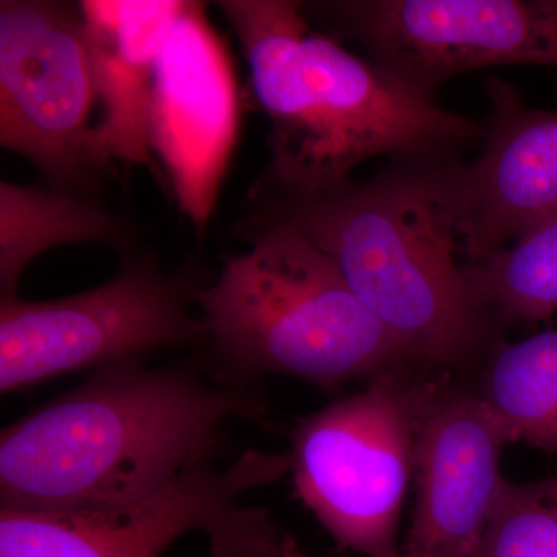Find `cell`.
<instances>
[{
	"label": "cell",
	"instance_id": "obj_16",
	"mask_svg": "<svg viewBox=\"0 0 557 557\" xmlns=\"http://www.w3.org/2000/svg\"><path fill=\"white\" fill-rule=\"evenodd\" d=\"M463 267L472 304L502 332L545 321L557 311V214Z\"/></svg>",
	"mask_w": 557,
	"mask_h": 557
},
{
	"label": "cell",
	"instance_id": "obj_12",
	"mask_svg": "<svg viewBox=\"0 0 557 557\" xmlns=\"http://www.w3.org/2000/svg\"><path fill=\"white\" fill-rule=\"evenodd\" d=\"M480 156L465 164L457 234L463 263L490 258L557 214V112L527 106L496 76L485 83Z\"/></svg>",
	"mask_w": 557,
	"mask_h": 557
},
{
	"label": "cell",
	"instance_id": "obj_8",
	"mask_svg": "<svg viewBox=\"0 0 557 557\" xmlns=\"http://www.w3.org/2000/svg\"><path fill=\"white\" fill-rule=\"evenodd\" d=\"M302 11L434 98L472 70L557 69V0H321Z\"/></svg>",
	"mask_w": 557,
	"mask_h": 557
},
{
	"label": "cell",
	"instance_id": "obj_4",
	"mask_svg": "<svg viewBox=\"0 0 557 557\" xmlns=\"http://www.w3.org/2000/svg\"><path fill=\"white\" fill-rule=\"evenodd\" d=\"M234 233L248 251L194 293L220 379L276 373L335 388L392 370L432 372L300 234L282 226Z\"/></svg>",
	"mask_w": 557,
	"mask_h": 557
},
{
	"label": "cell",
	"instance_id": "obj_2",
	"mask_svg": "<svg viewBox=\"0 0 557 557\" xmlns=\"http://www.w3.org/2000/svg\"><path fill=\"white\" fill-rule=\"evenodd\" d=\"M269 403L233 380L141 359L89 380L0 437V508L58 511L141 500L211 467L231 420L262 423Z\"/></svg>",
	"mask_w": 557,
	"mask_h": 557
},
{
	"label": "cell",
	"instance_id": "obj_15",
	"mask_svg": "<svg viewBox=\"0 0 557 557\" xmlns=\"http://www.w3.org/2000/svg\"><path fill=\"white\" fill-rule=\"evenodd\" d=\"M480 398L500 421L509 443L557 456V327L509 344L479 372Z\"/></svg>",
	"mask_w": 557,
	"mask_h": 557
},
{
	"label": "cell",
	"instance_id": "obj_3",
	"mask_svg": "<svg viewBox=\"0 0 557 557\" xmlns=\"http://www.w3.org/2000/svg\"><path fill=\"white\" fill-rule=\"evenodd\" d=\"M236 36L271 123L270 161L248 193H317L350 182L373 157L463 153L482 145L483 123L351 53L299 11H256Z\"/></svg>",
	"mask_w": 557,
	"mask_h": 557
},
{
	"label": "cell",
	"instance_id": "obj_10",
	"mask_svg": "<svg viewBox=\"0 0 557 557\" xmlns=\"http://www.w3.org/2000/svg\"><path fill=\"white\" fill-rule=\"evenodd\" d=\"M236 72L205 3L185 0L153 73L150 152L200 237L218 205L239 139Z\"/></svg>",
	"mask_w": 557,
	"mask_h": 557
},
{
	"label": "cell",
	"instance_id": "obj_1",
	"mask_svg": "<svg viewBox=\"0 0 557 557\" xmlns=\"http://www.w3.org/2000/svg\"><path fill=\"white\" fill-rule=\"evenodd\" d=\"M465 164L432 153L317 193H248L234 231H295L424 368L480 372L505 333L469 296L457 234Z\"/></svg>",
	"mask_w": 557,
	"mask_h": 557
},
{
	"label": "cell",
	"instance_id": "obj_5",
	"mask_svg": "<svg viewBox=\"0 0 557 557\" xmlns=\"http://www.w3.org/2000/svg\"><path fill=\"white\" fill-rule=\"evenodd\" d=\"M288 472V454L248 450L231 467L197 469L132 504L0 508V557H161L193 531L207 534L212 557H282L288 534L242 497Z\"/></svg>",
	"mask_w": 557,
	"mask_h": 557
},
{
	"label": "cell",
	"instance_id": "obj_13",
	"mask_svg": "<svg viewBox=\"0 0 557 557\" xmlns=\"http://www.w3.org/2000/svg\"><path fill=\"white\" fill-rule=\"evenodd\" d=\"M185 0H83L84 42L101 119L98 157L152 164L149 109L153 73Z\"/></svg>",
	"mask_w": 557,
	"mask_h": 557
},
{
	"label": "cell",
	"instance_id": "obj_14",
	"mask_svg": "<svg viewBox=\"0 0 557 557\" xmlns=\"http://www.w3.org/2000/svg\"><path fill=\"white\" fill-rule=\"evenodd\" d=\"M72 244L109 245L126 255L131 230L94 197L0 182V300L20 296L33 259Z\"/></svg>",
	"mask_w": 557,
	"mask_h": 557
},
{
	"label": "cell",
	"instance_id": "obj_18",
	"mask_svg": "<svg viewBox=\"0 0 557 557\" xmlns=\"http://www.w3.org/2000/svg\"><path fill=\"white\" fill-rule=\"evenodd\" d=\"M282 557H311L306 555L302 549L299 548L298 542L295 541L292 536L287 537V542H285L284 555Z\"/></svg>",
	"mask_w": 557,
	"mask_h": 557
},
{
	"label": "cell",
	"instance_id": "obj_7",
	"mask_svg": "<svg viewBox=\"0 0 557 557\" xmlns=\"http://www.w3.org/2000/svg\"><path fill=\"white\" fill-rule=\"evenodd\" d=\"M197 285L168 276L153 256L126 252L119 273L69 298L0 300V391H25L62 373L207 343L193 317Z\"/></svg>",
	"mask_w": 557,
	"mask_h": 557
},
{
	"label": "cell",
	"instance_id": "obj_11",
	"mask_svg": "<svg viewBox=\"0 0 557 557\" xmlns=\"http://www.w3.org/2000/svg\"><path fill=\"white\" fill-rule=\"evenodd\" d=\"M508 438L475 388L449 373L420 381L413 408L416 500L401 557H469L505 479Z\"/></svg>",
	"mask_w": 557,
	"mask_h": 557
},
{
	"label": "cell",
	"instance_id": "obj_9",
	"mask_svg": "<svg viewBox=\"0 0 557 557\" xmlns=\"http://www.w3.org/2000/svg\"><path fill=\"white\" fill-rule=\"evenodd\" d=\"M91 84L79 3L0 2V145L50 188L94 197L109 166L95 146Z\"/></svg>",
	"mask_w": 557,
	"mask_h": 557
},
{
	"label": "cell",
	"instance_id": "obj_6",
	"mask_svg": "<svg viewBox=\"0 0 557 557\" xmlns=\"http://www.w3.org/2000/svg\"><path fill=\"white\" fill-rule=\"evenodd\" d=\"M428 370H392L293 428L296 493L341 549L401 557L398 527L413 475V408Z\"/></svg>",
	"mask_w": 557,
	"mask_h": 557
},
{
	"label": "cell",
	"instance_id": "obj_17",
	"mask_svg": "<svg viewBox=\"0 0 557 557\" xmlns=\"http://www.w3.org/2000/svg\"><path fill=\"white\" fill-rule=\"evenodd\" d=\"M469 557H557V474L528 483L505 480Z\"/></svg>",
	"mask_w": 557,
	"mask_h": 557
}]
</instances>
